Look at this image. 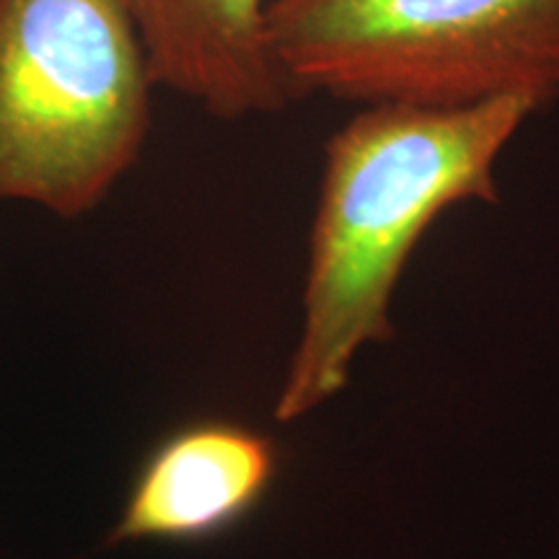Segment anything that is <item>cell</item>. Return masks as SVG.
Instances as JSON below:
<instances>
[{
  "label": "cell",
  "instance_id": "6da1fadb",
  "mask_svg": "<svg viewBox=\"0 0 559 559\" xmlns=\"http://www.w3.org/2000/svg\"><path fill=\"white\" fill-rule=\"evenodd\" d=\"M534 111L513 96L472 107L370 104L334 132L280 423L337 396L360 349L394 334L389 304L412 251L449 207L498 202L495 166Z\"/></svg>",
  "mask_w": 559,
  "mask_h": 559
},
{
  "label": "cell",
  "instance_id": "7a4b0ae2",
  "mask_svg": "<svg viewBox=\"0 0 559 559\" xmlns=\"http://www.w3.org/2000/svg\"><path fill=\"white\" fill-rule=\"evenodd\" d=\"M267 34L296 99H559V0H272Z\"/></svg>",
  "mask_w": 559,
  "mask_h": 559
},
{
  "label": "cell",
  "instance_id": "3957f363",
  "mask_svg": "<svg viewBox=\"0 0 559 559\" xmlns=\"http://www.w3.org/2000/svg\"><path fill=\"white\" fill-rule=\"evenodd\" d=\"M153 88L122 0H0V200L102 205L143 151Z\"/></svg>",
  "mask_w": 559,
  "mask_h": 559
},
{
  "label": "cell",
  "instance_id": "277c9868",
  "mask_svg": "<svg viewBox=\"0 0 559 559\" xmlns=\"http://www.w3.org/2000/svg\"><path fill=\"white\" fill-rule=\"evenodd\" d=\"M280 472L270 436L234 419H194L138 466L107 544L218 539L257 513Z\"/></svg>",
  "mask_w": 559,
  "mask_h": 559
},
{
  "label": "cell",
  "instance_id": "5b68a950",
  "mask_svg": "<svg viewBox=\"0 0 559 559\" xmlns=\"http://www.w3.org/2000/svg\"><path fill=\"white\" fill-rule=\"evenodd\" d=\"M156 86L221 120L267 115L296 99L270 50L272 0H122Z\"/></svg>",
  "mask_w": 559,
  "mask_h": 559
}]
</instances>
